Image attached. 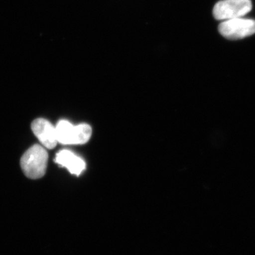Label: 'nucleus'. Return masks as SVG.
I'll return each mask as SVG.
<instances>
[{"mask_svg": "<svg viewBox=\"0 0 255 255\" xmlns=\"http://www.w3.org/2000/svg\"><path fill=\"white\" fill-rule=\"evenodd\" d=\"M252 6L251 0H222L215 5L213 14L216 19L226 21L245 16Z\"/></svg>", "mask_w": 255, "mask_h": 255, "instance_id": "nucleus-3", "label": "nucleus"}, {"mask_svg": "<svg viewBox=\"0 0 255 255\" xmlns=\"http://www.w3.org/2000/svg\"><path fill=\"white\" fill-rule=\"evenodd\" d=\"M219 30L228 39H241L255 33V21L242 18L226 20L219 25Z\"/></svg>", "mask_w": 255, "mask_h": 255, "instance_id": "nucleus-4", "label": "nucleus"}, {"mask_svg": "<svg viewBox=\"0 0 255 255\" xmlns=\"http://www.w3.org/2000/svg\"><path fill=\"white\" fill-rule=\"evenodd\" d=\"M48 159V152L43 146H31L21 157V167L23 173L31 179L43 177L46 174Z\"/></svg>", "mask_w": 255, "mask_h": 255, "instance_id": "nucleus-1", "label": "nucleus"}, {"mask_svg": "<svg viewBox=\"0 0 255 255\" xmlns=\"http://www.w3.org/2000/svg\"><path fill=\"white\" fill-rule=\"evenodd\" d=\"M58 142L63 145H82L89 141L92 128L86 124L74 126L68 121L62 120L56 127Z\"/></svg>", "mask_w": 255, "mask_h": 255, "instance_id": "nucleus-2", "label": "nucleus"}, {"mask_svg": "<svg viewBox=\"0 0 255 255\" xmlns=\"http://www.w3.org/2000/svg\"><path fill=\"white\" fill-rule=\"evenodd\" d=\"M31 130L43 147L53 149L58 144L56 128L46 119H37L33 121Z\"/></svg>", "mask_w": 255, "mask_h": 255, "instance_id": "nucleus-5", "label": "nucleus"}, {"mask_svg": "<svg viewBox=\"0 0 255 255\" xmlns=\"http://www.w3.org/2000/svg\"><path fill=\"white\" fill-rule=\"evenodd\" d=\"M55 162L61 167L68 169L70 173L75 175H80L86 168L85 161L68 150L58 152L55 157Z\"/></svg>", "mask_w": 255, "mask_h": 255, "instance_id": "nucleus-6", "label": "nucleus"}]
</instances>
